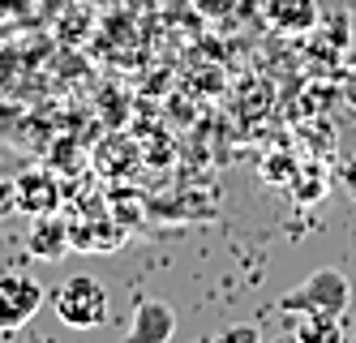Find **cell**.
<instances>
[{"instance_id":"cell-9","label":"cell","mask_w":356,"mask_h":343,"mask_svg":"<svg viewBox=\"0 0 356 343\" xmlns=\"http://www.w3.org/2000/svg\"><path fill=\"white\" fill-rule=\"evenodd\" d=\"M296 335L300 339H339V318H330V313H305Z\"/></svg>"},{"instance_id":"cell-1","label":"cell","mask_w":356,"mask_h":343,"mask_svg":"<svg viewBox=\"0 0 356 343\" xmlns=\"http://www.w3.org/2000/svg\"><path fill=\"white\" fill-rule=\"evenodd\" d=\"M348 305H352V283L335 266L309 271L292 292H284V301H279V309H288V313H330V318H343Z\"/></svg>"},{"instance_id":"cell-7","label":"cell","mask_w":356,"mask_h":343,"mask_svg":"<svg viewBox=\"0 0 356 343\" xmlns=\"http://www.w3.org/2000/svg\"><path fill=\"white\" fill-rule=\"evenodd\" d=\"M262 13L279 35H309L318 26V0H262Z\"/></svg>"},{"instance_id":"cell-5","label":"cell","mask_w":356,"mask_h":343,"mask_svg":"<svg viewBox=\"0 0 356 343\" xmlns=\"http://www.w3.org/2000/svg\"><path fill=\"white\" fill-rule=\"evenodd\" d=\"M13 202H17V210H26V215H52L60 206V184H56L52 172L31 168V172L13 176Z\"/></svg>"},{"instance_id":"cell-4","label":"cell","mask_w":356,"mask_h":343,"mask_svg":"<svg viewBox=\"0 0 356 343\" xmlns=\"http://www.w3.org/2000/svg\"><path fill=\"white\" fill-rule=\"evenodd\" d=\"M69 245L86 253H116L124 245V228L108 210H90L82 219H69Z\"/></svg>"},{"instance_id":"cell-11","label":"cell","mask_w":356,"mask_h":343,"mask_svg":"<svg viewBox=\"0 0 356 343\" xmlns=\"http://www.w3.org/2000/svg\"><path fill=\"white\" fill-rule=\"evenodd\" d=\"M219 339H258V326H227Z\"/></svg>"},{"instance_id":"cell-6","label":"cell","mask_w":356,"mask_h":343,"mask_svg":"<svg viewBox=\"0 0 356 343\" xmlns=\"http://www.w3.org/2000/svg\"><path fill=\"white\" fill-rule=\"evenodd\" d=\"M26 249L39 262H60L73 249L69 245V219H60L56 210H52V215H35V223L26 232Z\"/></svg>"},{"instance_id":"cell-10","label":"cell","mask_w":356,"mask_h":343,"mask_svg":"<svg viewBox=\"0 0 356 343\" xmlns=\"http://www.w3.org/2000/svg\"><path fill=\"white\" fill-rule=\"evenodd\" d=\"M339 180H343V189H348V198H356V154L339 168Z\"/></svg>"},{"instance_id":"cell-8","label":"cell","mask_w":356,"mask_h":343,"mask_svg":"<svg viewBox=\"0 0 356 343\" xmlns=\"http://www.w3.org/2000/svg\"><path fill=\"white\" fill-rule=\"evenodd\" d=\"M172 330H176V313L168 301H142L134 309V322H129L134 343H168Z\"/></svg>"},{"instance_id":"cell-2","label":"cell","mask_w":356,"mask_h":343,"mask_svg":"<svg viewBox=\"0 0 356 343\" xmlns=\"http://www.w3.org/2000/svg\"><path fill=\"white\" fill-rule=\"evenodd\" d=\"M56 318L73 330H95L108 322V287L95 275H69L56 287Z\"/></svg>"},{"instance_id":"cell-3","label":"cell","mask_w":356,"mask_h":343,"mask_svg":"<svg viewBox=\"0 0 356 343\" xmlns=\"http://www.w3.org/2000/svg\"><path fill=\"white\" fill-rule=\"evenodd\" d=\"M43 309V287L22 275V271H5L0 275V330H22L35 313Z\"/></svg>"}]
</instances>
